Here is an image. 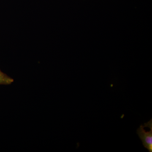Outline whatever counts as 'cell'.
<instances>
[{"label": "cell", "instance_id": "1", "mask_svg": "<svg viewBox=\"0 0 152 152\" xmlns=\"http://www.w3.org/2000/svg\"><path fill=\"white\" fill-rule=\"evenodd\" d=\"M137 134L141 140L143 145L149 152H152V124L150 126L149 130L145 129V125H142L137 129Z\"/></svg>", "mask_w": 152, "mask_h": 152}, {"label": "cell", "instance_id": "2", "mask_svg": "<svg viewBox=\"0 0 152 152\" xmlns=\"http://www.w3.org/2000/svg\"><path fill=\"white\" fill-rule=\"evenodd\" d=\"M13 82V79L4 73L0 70V85H10Z\"/></svg>", "mask_w": 152, "mask_h": 152}]
</instances>
